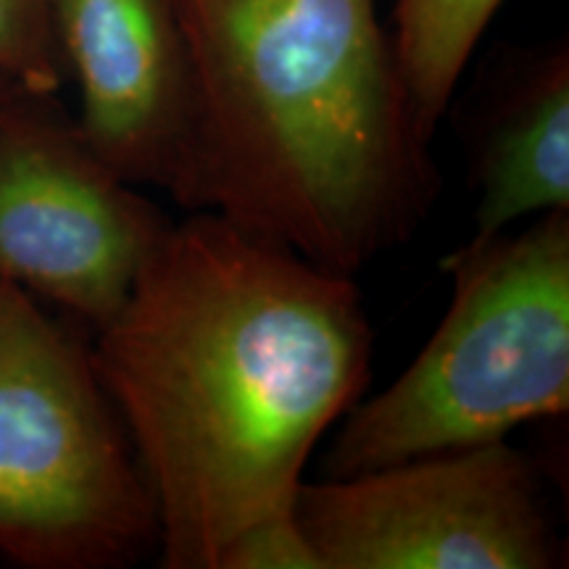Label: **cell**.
<instances>
[{
  "label": "cell",
  "mask_w": 569,
  "mask_h": 569,
  "mask_svg": "<svg viewBox=\"0 0 569 569\" xmlns=\"http://www.w3.org/2000/svg\"><path fill=\"white\" fill-rule=\"evenodd\" d=\"M90 351L151 488L159 565L217 569L246 525L296 507L365 396L372 327L351 274L190 211Z\"/></svg>",
  "instance_id": "6da1fadb"
},
{
  "label": "cell",
  "mask_w": 569,
  "mask_h": 569,
  "mask_svg": "<svg viewBox=\"0 0 569 569\" xmlns=\"http://www.w3.org/2000/svg\"><path fill=\"white\" fill-rule=\"evenodd\" d=\"M190 142L174 203L356 274L438 196L377 0H174Z\"/></svg>",
  "instance_id": "7a4b0ae2"
},
{
  "label": "cell",
  "mask_w": 569,
  "mask_h": 569,
  "mask_svg": "<svg viewBox=\"0 0 569 569\" xmlns=\"http://www.w3.org/2000/svg\"><path fill=\"white\" fill-rule=\"evenodd\" d=\"M443 269L453 280L443 322L393 386L346 411L325 478L498 443L567 415L569 211L467 240Z\"/></svg>",
  "instance_id": "3957f363"
},
{
  "label": "cell",
  "mask_w": 569,
  "mask_h": 569,
  "mask_svg": "<svg viewBox=\"0 0 569 569\" xmlns=\"http://www.w3.org/2000/svg\"><path fill=\"white\" fill-rule=\"evenodd\" d=\"M159 515L90 343L0 282V553L27 569H119Z\"/></svg>",
  "instance_id": "277c9868"
},
{
  "label": "cell",
  "mask_w": 569,
  "mask_h": 569,
  "mask_svg": "<svg viewBox=\"0 0 569 569\" xmlns=\"http://www.w3.org/2000/svg\"><path fill=\"white\" fill-rule=\"evenodd\" d=\"M172 219L92 151L53 96L0 101V282L98 332Z\"/></svg>",
  "instance_id": "5b68a950"
},
{
  "label": "cell",
  "mask_w": 569,
  "mask_h": 569,
  "mask_svg": "<svg viewBox=\"0 0 569 569\" xmlns=\"http://www.w3.org/2000/svg\"><path fill=\"white\" fill-rule=\"evenodd\" d=\"M322 569H549L559 543L538 472L507 440L301 482Z\"/></svg>",
  "instance_id": "8992f818"
},
{
  "label": "cell",
  "mask_w": 569,
  "mask_h": 569,
  "mask_svg": "<svg viewBox=\"0 0 569 569\" xmlns=\"http://www.w3.org/2000/svg\"><path fill=\"white\" fill-rule=\"evenodd\" d=\"M80 130L119 177L174 201L190 142V69L174 0H53Z\"/></svg>",
  "instance_id": "52a82bcc"
},
{
  "label": "cell",
  "mask_w": 569,
  "mask_h": 569,
  "mask_svg": "<svg viewBox=\"0 0 569 569\" xmlns=\"http://www.w3.org/2000/svg\"><path fill=\"white\" fill-rule=\"evenodd\" d=\"M480 201L469 240L569 211V56H540L498 101L475 151Z\"/></svg>",
  "instance_id": "ba28073f"
},
{
  "label": "cell",
  "mask_w": 569,
  "mask_h": 569,
  "mask_svg": "<svg viewBox=\"0 0 569 569\" xmlns=\"http://www.w3.org/2000/svg\"><path fill=\"white\" fill-rule=\"evenodd\" d=\"M503 0H398L390 34L419 140L432 146L453 90Z\"/></svg>",
  "instance_id": "9c48e42d"
},
{
  "label": "cell",
  "mask_w": 569,
  "mask_h": 569,
  "mask_svg": "<svg viewBox=\"0 0 569 569\" xmlns=\"http://www.w3.org/2000/svg\"><path fill=\"white\" fill-rule=\"evenodd\" d=\"M0 74L27 92H59L67 69L56 38L53 0H0Z\"/></svg>",
  "instance_id": "30bf717a"
},
{
  "label": "cell",
  "mask_w": 569,
  "mask_h": 569,
  "mask_svg": "<svg viewBox=\"0 0 569 569\" xmlns=\"http://www.w3.org/2000/svg\"><path fill=\"white\" fill-rule=\"evenodd\" d=\"M217 569H322L296 507L253 519L219 553Z\"/></svg>",
  "instance_id": "8fae6325"
},
{
  "label": "cell",
  "mask_w": 569,
  "mask_h": 569,
  "mask_svg": "<svg viewBox=\"0 0 569 569\" xmlns=\"http://www.w3.org/2000/svg\"><path fill=\"white\" fill-rule=\"evenodd\" d=\"M11 88H17V84H11L9 80H6L3 74H0V101H3V98H6V92H9Z\"/></svg>",
  "instance_id": "7c38bea8"
}]
</instances>
